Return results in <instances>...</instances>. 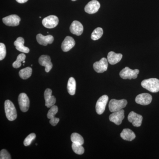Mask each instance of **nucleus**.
Segmentation results:
<instances>
[{"label": "nucleus", "instance_id": "f257e3e1", "mask_svg": "<svg viewBox=\"0 0 159 159\" xmlns=\"http://www.w3.org/2000/svg\"><path fill=\"white\" fill-rule=\"evenodd\" d=\"M142 87L151 93L159 92V80L157 78H149L144 80L141 83Z\"/></svg>", "mask_w": 159, "mask_h": 159}, {"label": "nucleus", "instance_id": "f03ea898", "mask_svg": "<svg viewBox=\"0 0 159 159\" xmlns=\"http://www.w3.org/2000/svg\"><path fill=\"white\" fill-rule=\"evenodd\" d=\"M5 110L6 117L10 121H14L17 118L16 109L13 103L9 100L5 102Z\"/></svg>", "mask_w": 159, "mask_h": 159}, {"label": "nucleus", "instance_id": "7ed1b4c3", "mask_svg": "<svg viewBox=\"0 0 159 159\" xmlns=\"http://www.w3.org/2000/svg\"><path fill=\"white\" fill-rule=\"evenodd\" d=\"M127 104V102L125 99L117 100L116 99H112L109 103V108L111 112H114L125 108Z\"/></svg>", "mask_w": 159, "mask_h": 159}, {"label": "nucleus", "instance_id": "20e7f679", "mask_svg": "<svg viewBox=\"0 0 159 159\" xmlns=\"http://www.w3.org/2000/svg\"><path fill=\"white\" fill-rule=\"evenodd\" d=\"M139 73V70L138 69L133 70L126 67L121 71L119 75L122 79L131 80L137 78Z\"/></svg>", "mask_w": 159, "mask_h": 159}, {"label": "nucleus", "instance_id": "39448f33", "mask_svg": "<svg viewBox=\"0 0 159 159\" xmlns=\"http://www.w3.org/2000/svg\"><path fill=\"white\" fill-rule=\"evenodd\" d=\"M18 102L20 109L23 112H25L29 110L30 106V100L27 94L21 93L18 97Z\"/></svg>", "mask_w": 159, "mask_h": 159}, {"label": "nucleus", "instance_id": "423d86ee", "mask_svg": "<svg viewBox=\"0 0 159 159\" xmlns=\"http://www.w3.org/2000/svg\"><path fill=\"white\" fill-rule=\"evenodd\" d=\"M59 20L57 16L51 15L45 18L42 20L43 25L46 28L51 29L55 28L57 25Z\"/></svg>", "mask_w": 159, "mask_h": 159}, {"label": "nucleus", "instance_id": "0eeeda50", "mask_svg": "<svg viewBox=\"0 0 159 159\" xmlns=\"http://www.w3.org/2000/svg\"><path fill=\"white\" fill-rule=\"evenodd\" d=\"M107 95H103L97 100L96 106V111L98 115H102L105 110L106 106L108 101Z\"/></svg>", "mask_w": 159, "mask_h": 159}, {"label": "nucleus", "instance_id": "6e6552de", "mask_svg": "<svg viewBox=\"0 0 159 159\" xmlns=\"http://www.w3.org/2000/svg\"><path fill=\"white\" fill-rule=\"evenodd\" d=\"M108 66L107 59L103 57L99 61L94 63L93 68L97 73H102L107 70Z\"/></svg>", "mask_w": 159, "mask_h": 159}, {"label": "nucleus", "instance_id": "1a4fd4ad", "mask_svg": "<svg viewBox=\"0 0 159 159\" xmlns=\"http://www.w3.org/2000/svg\"><path fill=\"white\" fill-rule=\"evenodd\" d=\"M20 18L16 15H11L2 19L3 22L8 26H17L19 25L20 21Z\"/></svg>", "mask_w": 159, "mask_h": 159}, {"label": "nucleus", "instance_id": "9d476101", "mask_svg": "<svg viewBox=\"0 0 159 159\" xmlns=\"http://www.w3.org/2000/svg\"><path fill=\"white\" fill-rule=\"evenodd\" d=\"M124 111L123 109L114 112L109 116L111 122H114L117 125H119L122 123V120L124 119Z\"/></svg>", "mask_w": 159, "mask_h": 159}, {"label": "nucleus", "instance_id": "9b49d317", "mask_svg": "<svg viewBox=\"0 0 159 159\" xmlns=\"http://www.w3.org/2000/svg\"><path fill=\"white\" fill-rule=\"evenodd\" d=\"M128 120L135 127H139L142 125L143 117L134 112L131 111L129 114Z\"/></svg>", "mask_w": 159, "mask_h": 159}, {"label": "nucleus", "instance_id": "f8f14e48", "mask_svg": "<svg viewBox=\"0 0 159 159\" xmlns=\"http://www.w3.org/2000/svg\"><path fill=\"white\" fill-rule=\"evenodd\" d=\"M100 3L97 0H93L88 3L84 8L86 12L89 14H94L98 11L100 8Z\"/></svg>", "mask_w": 159, "mask_h": 159}, {"label": "nucleus", "instance_id": "ddd939ff", "mask_svg": "<svg viewBox=\"0 0 159 159\" xmlns=\"http://www.w3.org/2000/svg\"><path fill=\"white\" fill-rule=\"evenodd\" d=\"M152 100V97L148 93L139 94L136 97L135 102L142 105H147L150 104Z\"/></svg>", "mask_w": 159, "mask_h": 159}, {"label": "nucleus", "instance_id": "4468645a", "mask_svg": "<svg viewBox=\"0 0 159 159\" xmlns=\"http://www.w3.org/2000/svg\"><path fill=\"white\" fill-rule=\"evenodd\" d=\"M58 112V107L57 106L54 105L51 107L49 110L47 116L50 119V123L53 126H55L59 122V119L55 117V115Z\"/></svg>", "mask_w": 159, "mask_h": 159}, {"label": "nucleus", "instance_id": "2eb2a0df", "mask_svg": "<svg viewBox=\"0 0 159 159\" xmlns=\"http://www.w3.org/2000/svg\"><path fill=\"white\" fill-rule=\"evenodd\" d=\"M39 62L41 66L45 67V71L47 73L50 72L53 67L51 57L48 55H43L41 56L39 59Z\"/></svg>", "mask_w": 159, "mask_h": 159}, {"label": "nucleus", "instance_id": "dca6fc26", "mask_svg": "<svg viewBox=\"0 0 159 159\" xmlns=\"http://www.w3.org/2000/svg\"><path fill=\"white\" fill-rule=\"evenodd\" d=\"M52 90L50 89H46L44 94L45 105L48 108H50L54 106L56 102V99L54 96H52Z\"/></svg>", "mask_w": 159, "mask_h": 159}, {"label": "nucleus", "instance_id": "f3484780", "mask_svg": "<svg viewBox=\"0 0 159 159\" xmlns=\"http://www.w3.org/2000/svg\"><path fill=\"white\" fill-rule=\"evenodd\" d=\"M70 29L72 34L80 36L83 32V26L80 22L75 20L71 24Z\"/></svg>", "mask_w": 159, "mask_h": 159}, {"label": "nucleus", "instance_id": "a211bd4d", "mask_svg": "<svg viewBox=\"0 0 159 159\" xmlns=\"http://www.w3.org/2000/svg\"><path fill=\"white\" fill-rule=\"evenodd\" d=\"M75 43H76L73 38L66 36L61 44V49L64 52H67L74 48Z\"/></svg>", "mask_w": 159, "mask_h": 159}, {"label": "nucleus", "instance_id": "6ab92c4d", "mask_svg": "<svg viewBox=\"0 0 159 159\" xmlns=\"http://www.w3.org/2000/svg\"><path fill=\"white\" fill-rule=\"evenodd\" d=\"M38 43L41 45L46 46L48 44H51L54 41V38L51 35L44 36L41 34H38L36 36Z\"/></svg>", "mask_w": 159, "mask_h": 159}, {"label": "nucleus", "instance_id": "aec40b11", "mask_svg": "<svg viewBox=\"0 0 159 159\" xmlns=\"http://www.w3.org/2000/svg\"><path fill=\"white\" fill-rule=\"evenodd\" d=\"M24 43L25 40L22 37H20L14 42V45L18 51L24 53H29L30 50L29 48L24 46Z\"/></svg>", "mask_w": 159, "mask_h": 159}, {"label": "nucleus", "instance_id": "412c9836", "mask_svg": "<svg viewBox=\"0 0 159 159\" xmlns=\"http://www.w3.org/2000/svg\"><path fill=\"white\" fill-rule=\"evenodd\" d=\"M122 57L121 54H116L113 51H111L107 55V60L111 65H115L121 61Z\"/></svg>", "mask_w": 159, "mask_h": 159}, {"label": "nucleus", "instance_id": "4be33fe9", "mask_svg": "<svg viewBox=\"0 0 159 159\" xmlns=\"http://www.w3.org/2000/svg\"><path fill=\"white\" fill-rule=\"evenodd\" d=\"M120 136L125 141H132L135 139L134 133L129 129H124L120 134Z\"/></svg>", "mask_w": 159, "mask_h": 159}, {"label": "nucleus", "instance_id": "5701e85b", "mask_svg": "<svg viewBox=\"0 0 159 159\" xmlns=\"http://www.w3.org/2000/svg\"><path fill=\"white\" fill-rule=\"evenodd\" d=\"M68 92L70 95L73 96L75 94L76 89V82L75 79L73 77L69 78L67 84Z\"/></svg>", "mask_w": 159, "mask_h": 159}, {"label": "nucleus", "instance_id": "b1692460", "mask_svg": "<svg viewBox=\"0 0 159 159\" xmlns=\"http://www.w3.org/2000/svg\"><path fill=\"white\" fill-rule=\"evenodd\" d=\"M32 70L31 67H28L22 69L20 71L19 74L20 77L22 79L26 80L28 79L31 77V74H32Z\"/></svg>", "mask_w": 159, "mask_h": 159}, {"label": "nucleus", "instance_id": "393cba45", "mask_svg": "<svg viewBox=\"0 0 159 159\" xmlns=\"http://www.w3.org/2000/svg\"><path fill=\"white\" fill-rule=\"evenodd\" d=\"M71 140L73 143L80 144L81 145H83L84 143V140L83 137L77 133H74L71 134Z\"/></svg>", "mask_w": 159, "mask_h": 159}, {"label": "nucleus", "instance_id": "a878e982", "mask_svg": "<svg viewBox=\"0 0 159 159\" xmlns=\"http://www.w3.org/2000/svg\"><path fill=\"white\" fill-rule=\"evenodd\" d=\"M103 30L102 28H97L95 29L91 34V39L93 40H97L102 37Z\"/></svg>", "mask_w": 159, "mask_h": 159}, {"label": "nucleus", "instance_id": "bb28decb", "mask_svg": "<svg viewBox=\"0 0 159 159\" xmlns=\"http://www.w3.org/2000/svg\"><path fill=\"white\" fill-rule=\"evenodd\" d=\"M26 58V55L24 54H20L17 56V59L12 64V66L14 68H19L21 66V62L25 60Z\"/></svg>", "mask_w": 159, "mask_h": 159}, {"label": "nucleus", "instance_id": "cd10ccee", "mask_svg": "<svg viewBox=\"0 0 159 159\" xmlns=\"http://www.w3.org/2000/svg\"><path fill=\"white\" fill-rule=\"evenodd\" d=\"M72 148L75 153L78 155H82L84 153V149L82 145L80 144L73 143L72 145Z\"/></svg>", "mask_w": 159, "mask_h": 159}, {"label": "nucleus", "instance_id": "c85d7f7f", "mask_svg": "<svg viewBox=\"0 0 159 159\" xmlns=\"http://www.w3.org/2000/svg\"><path fill=\"white\" fill-rule=\"evenodd\" d=\"M35 138H36V135L35 134L31 133L25 139V141H24V144L25 146H28L31 145V142L35 139Z\"/></svg>", "mask_w": 159, "mask_h": 159}, {"label": "nucleus", "instance_id": "c756f323", "mask_svg": "<svg viewBox=\"0 0 159 159\" xmlns=\"http://www.w3.org/2000/svg\"><path fill=\"white\" fill-rule=\"evenodd\" d=\"M6 54V47L3 43H0V60H2Z\"/></svg>", "mask_w": 159, "mask_h": 159}, {"label": "nucleus", "instance_id": "7c9ffc66", "mask_svg": "<svg viewBox=\"0 0 159 159\" xmlns=\"http://www.w3.org/2000/svg\"><path fill=\"white\" fill-rule=\"evenodd\" d=\"M0 159H11L10 154L6 149H2L0 152Z\"/></svg>", "mask_w": 159, "mask_h": 159}, {"label": "nucleus", "instance_id": "2f4dec72", "mask_svg": "<svg viewBox=\"0 0 159 159\" xmlns=\"http://www.w3.org/2000/svg\"><path fill=\"white\" fill-rule=\"evenodd\" d=\"M28 1H29V0H16L17 2L20 3V4L27 2Z\"/></svg>", "mask_w": 159, "mask_h": 159}, {"label": "nucleus", "instance_id": "473e14b6", "mask_svg": "<svg viewBox=\"0 0 159 159\" xmlns=\"http://www.w3.org/2000/svg\"><path fill=\"white\" fill-rule=\"evenodd\" d=\"M23 63H25V61L24 60V61H23Z\"/></svg>", "mask_w": 159, "mask_h": 159}, {"label": "nucleus", "instance_id": "72a5a7b5", "mask_svg": "<svg viewBox=\"0 0 159 159\" xmlns=\"http://www.w3.org/2000/svg\"><path fill=\"white\" fill-rule=\"evenodd\" d=\"M72 1H77V0H72Z\"/></svg>", "mask_w": 159, "mask_h": 159}]
</instances>
